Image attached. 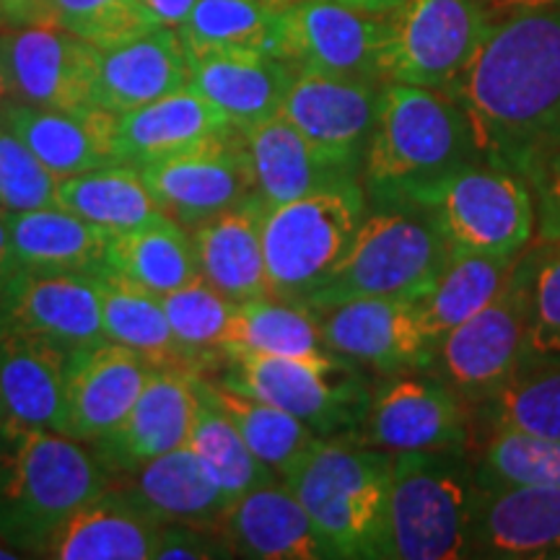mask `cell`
I'll return each instance as SVG.
<instances>
[{"label": "cell", "mask_w": 560, "mask_h": 560, "mask_svg": "<svg viewBox=\"0 0 560 560\" xmlns=\"http://www.w3.org/2000/svg\"><path fill=\"white\" fill-rule=\"evenodd\" d=\"M0 120L30 145L34 156L58 179L117 164L112 151L115 115L100 107H34L5 100Z\"/></svg>", "instance_id": "cb8c5ba5"}, {"label": "cell", "mask_w": 560, "mask_h": 560, "mask_svg": "<svg viewBox=\"0 0 560 560\" xmlns=\"http://www.w3.org/2000/svg\"><path fill=\"white\" fill-rule=\"evenodd\" d=\"M70 350L39 338H0V412L19 429L60 433Z\"/></svg>", "instance_id": "4316f807"}, {"label": "cell", "mask_w": 560, "mask_h": 560, "mask_svg": "<svg viewBox=\"0 0 560 560\" xmlns=\"http://www.w3.org/2000/svg\"><path fill=\"white\" fill-rule=\"evenodd\" d=\"M100 299L107 340L132 348L156 369H185L161 296L115 276H100Z\"/></svg>", "instance_id": "ab89813d"}, {"label": "cell", "mask_w": 560, "mask_h": 560, "mask_svg": "<svg viewBox=\"0 0 560 560\" xmlns=\"http://www.w3.org/2000/svg\"><path fill=\"white\" fill-rule=\"evenodd\" d=\"M450 94L486 164L527 179L560 151V9L499 13Z\"/></svg>", "instance_id": "6da1fadb"}, {"label": "cell", "mask_w": 560, "mask_h": 560, "mask_svg": "<svg viewBox=\"0 0 560 560\" xmlns=\"http://www.w3.org/2000/svg\"><path fill=\"white\" fill-rule=\"evenodd\" d=\"M340 3L353 5V9L366 11V13H389L395 11L402 0H340Z\"/></svg>", "instance_id": "f5cc1de1"}, {"label": "cell", "mask_w": 560, "mask_h": 560, "mask_svg": "<svg viewBox=\"0 0 560 560\" xmlns=\"http://www.w3.org/2000/svg\"><path fill=\"white\" fill-rule=\"evenodd\" d=\"M206 387L213 402L226 412L236 431L242 433L249 452L262 465H268L280 480L289 478L299 467V462L322 441L299 418L276 408V405L257 400V397L244 395V392L221 387V384L210 380H206Z\"/></svg>", "instance_id": "8d00e7d4"}, {"label": "cell", "mask_w": 560, "mask_h": 560, "mask_svg": "<svg viewBox=\"0 0 560 560\" xmlns=\"http://www.w3.org/2000/svg\"><path fill=\"white\" fill-rule=\"evenodd\" d=\"M9 100V89H5V83H3V79H0V107H3V102Z\"/></svg>", "instance_id": "6f0895ef"}, {"label": "cell", "mask_w": 560, "mask_h": 560, "mask_svg": "<svg viewBox=\"0 0 560 560\" xmlns=\"http://www.w3.org/2000/svg\"><path fill=\"white\" fill-rule=\"evenodd\" d=\"M112 486L81 441L0 420V540L19 556H42L81 506Z\"/></svg>", "instance_id": "3957f363"}, {"label": "cell", "mask_w": 560, "mask_h": 560, "mask_svg": "<svg viewBox=\"0 0 560 560\" xmlns=\"http://www.w3.org/2000/svg\"><path fill=\"white\" fill-rule=\"evenodd\" d=\"M107 276L166 296L200 278L192 234L170 215L109 234Z\"/></svg>", "instance_id": "836d02e7"}, {"label": "cell", "mask_w": 560, "mask_h": 560, "mask_svg": "<svg viewBox=\"0 0 560 560\" xmlns=\"http://www.w3.org/2000/svg\"><path fill=\"white\" fill-rule=\"evenodd\" d=\"M322 350L327 348L322 346L319 314L272 296L236 304L223 338V355H312Z\"/></svg>", "instance_id": "74e56055"}, {"label": "cell", "mask_w": 560, "mask_h": 560, "mask_svg": "<svg viewBox=\"0 0 560 560\" xmlns=\"http://www.w3.org/2000/svg\"><path fill=\"white\" fill-rule=\"evenodd\" d=\"M153 369L136 350L112 340L70 350L62 436L91 444L109 433L136 405Z\"/></svg>", "instance_id": "ffe728a7"}, {"label": "cell", "mask_w": 560, "mask_h": 560, "mask_svg": "<svg viewBox=\"0 0 560 560\" xmlns=\"http://www.w3.org/2000/svg\"><path fill=\"white\" fill-rule=\"evenodd\" d=\"M195 374L185 369H153L138 400L120 423L102 439L91 441V452L109 472L112 482L161 454L187 444L195 416Z\"/></svg>", "instance_id": "d6986e66"}, {"label": "cell", "mask_w": 560, "mask_h": 560, "mask_svg": "<svg viewBox=\"0 0 560 560\" xmlns=\"http://www.w3.org/2000/svg\"><path fill=\"white\" fill-rule=\"evenodd\" d=\"M265 202L252 195L242 206L195 226L200 278L234 304L270 296L262 255Z\"/></svg>", "instance_id": "f546056e"}, {"label": "cell", "mask_w": 560, "mask_h": 560, "mask_svg": "<svg viewBox=\"0 0 560 560\" xmlns=\"http://www.w3.org/2000/svg\"><path fill=\"white\" fill-rule=\"evenodd\" d=\"M495 13L482 0H402L387 13L382 81L450 91L470 68Z\"/></svg>", "instance_id": "30bf717a"}, {"label": "cell", "mask_w": 560, "mask_h": 560, "mask_svg": "<svg viewBox=\"0 0 560 560\" xmlns=\"http://www.w3.org/2000/svg\"><path fill=\"white\" fill-rule=\"evenodd\" d=\"M392 454L359 441L322 439L283 482L332 558H382Z\"/></svg>", "instance_id": "5b68a950"}, {"label": "cell", "mask_w": 560, "mask_h": 560, "mask_svg": "<svg viewBox=\"0 0 560 560\" xmlns=\"http://www.w3.org/2000/svg\"><path fill=\"white\" fill-rule=\"evenodd\" d=\"M3 26H55L47 0H0Z\"/></svg>", "instance_id": "681fc988"}, {"label": "cell", "mask_w": 560, "mask_h": 560, "mask_svg": "<svg viewBox=\"0 0 560 560\" xmlns=\"http://www.w3.org/2000/svg\"><path fill=\"white\" fill-rule=\"evenodd\" d=\"M470 450L392 454L382 558H470L478 472Z\"/></svg>", "instance_id": "277c9868"}, {"label": "cell", "mask_w": 560, "mask_h": 560, "mask_svg": "<svg viewBox=\"0 0 560 560\" xmlns=\"http://www.w3.org/2000/svg\"><path fill=\"white\" fill-rule=\"evenodd\" d=\"M159 524L182 522L215 529L234 499L210 478L190 446L161 454L122 480H115Z\"/></svg>", "instance_id": "4dcf8cb0"}, {"label": "cell", "mask_w": 560, "mask_h": 560, "mask_svg": "<svg viewBox=\"0 0 560 560\" xmlns=\"http://www.w3.org/2000/svg\"><path fill=\"white\" fill-rule=\"evenodd\" d=\"M527 185L535 200L537 234L542 242L560 244V151L529 174Z\"/></svg>", "instance_id": "c3c4849f"}, {"label": "cell", "mask_w": 560, "mask_h": 560, "mask_svg": "<svg viewBox=\"0 0 560 560\" xmlns=\"http://www.w3.org/2000/svg\"><path fill=\"white\" fill-rule=\"evenodd\" d=\"M249 153L255 195L265 206H280L304 195L361 179V172L322 153L285 117H270L242 130Z\"/></svg>", "instance_id": "d4e9b609"}, {"label": "cell", "mask_w": 560, "mask_h": 560, "mask_svg": "<svg viewBox=\"0 0 560 560\" xmlns=\"http://www.w3.org/2000/svg\"><path fill=\"white\" fill-rule=\"evenodd\" d=\"M436 223L452 249L520 257L537 231L527 179L475 161L412 202Z\"/></svg>", "instance_id": "9c48e42d"}, {"label": "cell", "mask_w": 560, "mask_h": 560, "mask_svg": "<svg viewBox=\"0 0 560 560\" xmlns=\"http://www.w3.org/2000/svg\"><path fill=\"white\" fill-rule=\"evenodd\" d=\"M24 335L66 350L107 340L100 276L86 272H11L0 283V338Z\"/></svg>", "instance_id": "2e32d148"}, {"label": "cell", "mask_w": 560, "mask_h": 560, "mask_svg": "<svg viewBox=\"0 0 560 560\" xmlns=\"http://www.w3.org/2000/svg\"><path fill=\"white\" fill-rule=\"evenodd\" d=\"M0 420H3V412H0Z\"/></svg>", "instance_id": "680465c9"}, {"label": "cell", "mask_w": 560, "mask_h": 560, "mask_svg": "<svg viewBox=\"0 0 560 560\" xmlns=\"http://www.w3.org/2000/svg\"><path fill=\"white\" fill-rule=\"evenodd\" d=\"M159 210L185 229L226 213L255 195L242 130L231 128L192 149L138 166Z\"/></svg>", "instance_id": "5bb4252c"}, {"label": "cell", "mask_w": 560, "mask_h": 560, "mask_svg": "<svg viewBox=\"0 0 560 560\" xmlns=\"http://www.w3.org/2000/svg\"><path fill=\"white\" fill-rule=\"evenodd\" d=\"M55 26L94 47H109L156 30L138 0H47Z\"/></svg>", "instance_id": "ee69618b"}, {"label": "cell", "mask_w": 560, "mask_h": 560, "mask_svg": "<svg viewBox=\"0 0 560 560\" xmlns=\"http://www.w3.org/2000/svg\"><path fill=\"white\" fill-rule=\"evenodd\" d=\"M215 532L234 558L327 560V545L283 480L242 493L223 514Z\"/></svg>", "instance_id": "7402d4cb"}, {"label": "cell", "mask_w": 560, "mask_h": 560, "mask_svg": "<svg viewBox=\"0 0 560 560\" xmlns=\"http://www.w3.org/2000/svg\"><path fill=\"white\" fill-rule=\"evenodd\" d=\"M190 55L177 30L156 26L109 47H94V107L125 115L190 86Z\"/></svg>", "instance_id": "44dd1931"}, {"label": "cell", "mask_w": 560, "mask_h": 560, "mask_svg": "<svg viewBox=\"0 0 560 560\" xmlns=\"http://www.w3.org/2000/svg\"><path fill=\"white\" fill-rule=\"evenodd\" d=\"M262 3H268V5H272V9H285V5L296 3V0H262Z\"/></svg>", "instance_id": "9f6ffc18"}, {"label": "cell", "mask_w": 560, "mask_h": 560, "mask_svg": "<svg viewBox=\"0 0 560 560\" xmlns=\"http://www.w3.org/2000/svg\"><path fill=\"white\" fill-rule=\"evenodd\" d=\"M161 524L120 486H112L75 511L47 545L55 560H151Z\"/></svg>", "instance_id": "1f68e13d"}, {"label": "cell", "mask_w": 560, "mask_h": 560, "mask_svg": "<svg viewBox=\"0 0 560 560\" xmlns=\"http://www.w3.org/2000/svg\"><path fill=\"white\" fill-rule=\"evenodd\" d=\"M480 159L470 117L452 94L384 81L374 132L363 153L369 208L412 206L462 166Z\"/></svg>", "instance_id": "7a4b0ae2"}, {"label": "cell", "mask_w": 560, "mask_h": 560, "mask_svg": "<svg viewBox=\"0 0 560 560\" xmlns=\"http://www.w3.org/2000/svg\"><path fill=\"white\" fill-rule=\"evenodd\" d=\"M156 560H213V558H234L229 545L221 540L215 529L195 527V524L170 522L161 524Z\"/></svg>", "instance_id": "7dc6e473"}, {"label": "cell", "mask_w": 560, "mask_h": 560, "mask_svg": "<svg viewBox=\"0 0 560 560\" xmlns=\"http://www.w3.org/2000/svg\"><path fill=\"white\" fill-rule=\"evenodd\" d=\"M195 416L187 446L198 454L210 478L226 490L231 499H240L252 488H260L265 482L280 480L268 465H262L249 446L244 444L242 433L231 423L226 412L213 402L208 395L206 380L195 374Z\"/></svg>", "instance_id": "f35d334b"}, {"label": "cell", "mask_w": 560, "mask_h": 560, "mask_svg": "<svg viewBox=\"0 0 560 560\" xmlns=\"http://www.w3.org/2000/svg\"><path fill=\"white\" fill-rule=\"evenodd\" d=\"M319 314L322 346L380 376L431 371L436 340L416 301L350 299Z\"/></svg>", "instance_id": "9a60e30c"}, {"label": "cell", "mask_w": 560, "mask_h": 560, "mask_svg": "<svg viewBox=\"0 0 560 560\" xmlns=\"http://www.w3.org/2000/svg\"><path fill=\"white\" fill-rule=\"evenodd\" d=\"M234 128L229 117L190 86L115 117L112 151L122 164L149 161L187 151L202 140Z\"/></svg>", "instance_id": "f1b7e54d"}, {"label": "cell", "mask_w": 560, "mask_h": 560, "mask_svg": "<svg viewBox=\"0 0 560 560\" xmlns=\"http://www.w3.org/2000/svg\"><path fill=\"white\" fill-rule=\"evenodd\" d=\"M0 79L9 100L34 107H94V45L60 26H5Z\"/></svg>", "instance_id": "e0dca14e"}, {"label": "cell", "mask_w": 560, "mask_h": 560, "mask_svg": "<svg viewBox=\"0 0 560 560\" xmlns=\"http://www.w3.org/2000/svg\"><path fill=\"white\" fill-rule=\"evenodd\" d=\"M558 552L560 488L480 486L470 558H556Z\"/></svg>", "instance_id": "603a6c76"}, {"label": "cell", "mask_w": 560, "mask_h": 560, "mask_svg": "<svg viewBox=\"0 0 560 560\" xmlns=\"http://www.w3.org/2000/svg\"><path fill=\"white\" fill-rule=\"evenodd\" d=\"M219 376L206 380L291 412L319 439L359 431L371 402L366 369L332 350L312 355L229 353Z\"/></svg>", "instance_id": "52a82bcc"}, {"label": "cell", "mask_w": 560, "mask_h": 560, "mask_svg": "<svg viewBox=\"0 0 560 560\" xmlns=\"http://www.w3.org/2000/svg\"><path fill=\"white\" fill-rule=\"evenodd\" d=\"M58 206L109 234L143 226L164 215L132 164H107L58 182Z\"/></svg>", "instance_id": "d590c367"}, {"label": "cell", "mask_w": 560, "mask_h": 560, "mask_svg": "<svg viewBox=\"0 0 560 560\" xmlns=\"http://www.w3.org/2000/svg\"><path fill=\"white\" fill-rule=\"evenodd\" d=\"M16 558H19V552L0 540V560H16Z\"/></svg>", "instance_id": "11a10c76"}, {"label": "cell", "mask_w": 560, "mask_h": 560, "mask_svg": "<svg viewBox=\"0 0 560 560\" xmlns=\"http://www.w3.org/2000/svg\"><path fill=\"white\" fill-rule=\"evenodd\" d=\"M195 3L198 0H138L140 11L153 26H172V30H177L182 21L190 16Z\"/></svg>", "instance_id": "f907efd6"}, {"label": "cell", "mask_w": 560, "mask_h": 560, "mask_svg": "<svg viewBox=\"0 0 560 560\" xmlns=\"http://www.w3.org/2000/svg\"><path fill=\"white\" fill-rule=\"evenodd\" d=\"M348 439L389 454L470 450V408L429 369L392 374L371 387L366 418Z\"/></svg>", "instance_id": "7c38bea8"}, {"label": "cell", "mask_w": 560, "mask_h": 560, "mask_svg": "<svg viewBox=\"0 0 560 560\" xmlns=\"http://www.w3.org/2000/svg\"><path fill=\"white\" fill-rule=\"evenodd\" d=\"M384 81L296 70L278 115L285 117L314 149L361 172L374 132Z\"/></svg>", "instance_id": "ac0fdd59"}, {"label": "cell", "mask_w": 560, "mask_h": 560, "mask_svg": "<svg viewBox=\"0 0 560 560\" xmlns=\"http://www.w3.org/2000/svg\"><path fill=\"white\" fill-rule=\"evenodd\" d=\"M493 13H509L520 9H548V5H558L560 0H482Z\"/></svg>", "instance_id": "816d5d0a"}, {"label": "cell", "mask_w": 560, "mask_h": 560, "mask_svg": "<svg viewBox=\"0 0 560 560\" xmlns=\"http://www.w3.org/2000/svg\"><path fill=\"white\" fill-rule=\"evenodd\" d=\"M366 213L361 179L265 206L262 255L270 296L304 304L346 255Z\"/></svg>", "instance_id": "ba28073f"}, {"label": "cell", "mask_w": 560, "mask_h": 560, "mask_svg": "<svg viewBox=\"0 0 560 560\" xmlns=\"http://www.w3.org/2000/svg\"><path fill=\"white\" fill-rule=\"evenodd\" d=\"M467 408L482 439L499 431L560 439V355L522 353L509 380Z\"/></svg>", "instance_id": "d6a6232c"}, {"label": "cell", "mask_w": 560, "mask_h": 560, "mask_svg": "<svg viewBox=\"0 0 560 560\" xmlns=\"http://www.w3.org/2000/svg\"><path fill=\"white\" fill-rule=\"evenodd\" d=\"M278 13L262 0H198L177 34L190 58L229 50L272 55Z\"/></svg>", "instance_id": "60d3db41"}, {"label": "cell", "mask_w": 560, "mask_h": 560, "mask_svg": "<svg viewBox=\"0 0 560 560\" xmlns=\"http://www.w3.org/2000/svg\"><path fill=\"white\" fill-rule=\"evenodd\" d=\"M11 272H86L107 276L109 231L60 206L3 213Z\"/></svg>", "instance_id": "83f0119b"}, {"label": "cell", "mask_w": 560, "mask_h": 560, "mask_svg": "<svg viewBox=\"0 0 560 560\" xmlns=\"http://www.w3.org/2000/svg\"><path fill=\"white\" fill-rule=\"evenodd\" d=\"M161 304L187 371L202 376L208 369H219L226 361L223 338L234 314V301L221 296L208 280L195 278L192 283L161 296Z\"/></svg>", "instance_id": "b9f144b4"}, {"label": "cell", "mask_w": 560, "mask_h": 560, "mask_svg": "<svg viewBox=\"0 0 560 560\" xmlns=\"http://www.w3.org/2000/svg\"><path fill=\"white\" fill-rule=\"evenodd\" d=\"M450 252L423 208H369L346 255L304 306L325 312L350 299L418 301L429 293Z\"/></svg>", "instance_id": "8992f818"}, {"label": "cell", "mask_w": 560, "mask_h": 560, "mask_svg": "<svg viewBox=\"0 0 560 560\" xmlns=\"http://www.w3.org/2000/svg\"><path fill=\"white\" fill-rule=\"evenodd\" d=\"M11 276V257H9V229H5L3 210H0V283Z\"/></svg>", "instance_id": "db71d44e"}, {"label": "cell", "mask_w": 560, "mask_h": 560, "mask_svg": "<svg viewBox=\"0 0 560 560\" xmlns=\"http://www.w3.org/2000/svg\"><path fill=\"white\" fill-rule=\"evenodd\" d=\"M475 462L480 486L560 488V439L499 431L482 439Z\"/></svg>", "instance_id": "7bdbcfd3"}, {"label": "cell", "mask_w": 560, "mask_h": 560, "mask_svg": "<svg viewBox=\"0 0 560 560\" xmlns=\"http://www.w3.org/2000/svg\"><path fill=\"white\" fill-rule=\"evenodd\" d=\"M190 66V89L215 104L236 130L276 117L296 75L285 60L257 50L195 55Z\"/></svg>", "instance_id": "484cf974"}, {"label": "cell", "mask_w": 560, "mask_h": 560, "mask_svg": "<svg viewBox=\"0 0 560 560\" xmlns=\"http://www.w3.org/2000/svg\"><path fill=\"white\" fill-rule=\"evenodd\" d=\"M58 177L0 120V210L21 213L58 206Z\"/></svg>", "instance_id": "f6af8a7d"}, {"label": "cell", "mask_w": 560, "mask_h": 560, "mask_svg": "<svg viewBox=\"0 0 560 560\" xmlns=\"http://www.w3.org/2000/svg\"><path fill=\"white\" fill-rule=\"evenodd\" d=\"M384 34L387 13H366L340 0H296L278 13L272 55L293 70L382 81Z\"/></svg>", "instance_id": "4fadbf2b"}, {"label": "cell", "mask_w": 560, "mask_h": 560, "mask_svg": "<svg viewBox=\"0 0 560 560\" xmlns=\"http://www.w3.org/2000/svg\"><path fill=\"white\" fill-rule=\"evenodd\" d=\"M520 257L480 255V252L452 249L444 268L433 280L425 296L416 301L420 319L433 340L478 314L482 306L499 296Z\"/></svg>", "instance_id": "e575fe53"}, {"label": "cell", "mask_w": 560, "mask_h": 560, "mask_svg": "<svg viewBox=\"0 0 560 560\" xmlns=\"http://www.w3.org/2000/svg\"><path fill=\"white\" fill-rule=\"evenodd\" d=\"M524 353L560 355V244L542 242L529 296Z\"/></svg>", "instance_id": "bcb514c9"}, {"label": "cell", "mask_w": 560, "mask_h": 560, "mask_svg": "<svg viewBox=\"0 0 560 560\" xmlns=\"http://www.w3.org/2000/svg\"><path fill=\"white\" fill-rule=\"evenodd\" d=\"M537 257L540 244L524 249L499 296L439 340L431 369H439L467 405L493 395L522 359Z\"/></svg>", "instance_id": "8fae6325"}]
</instances>
